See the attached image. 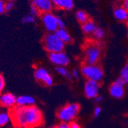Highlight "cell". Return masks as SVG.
I'll return each mask as SVG.
<instances>
[{
  "label": "cell",
  "mask_w": 128,
  "mask_h": 128,
  "mask_svg": "<svg viewBox=\"0 0 128 128\" xmlns=\"http://www.w3.org/2000/svg\"><path fill=\"white\" fill-rule=\"evenodd\" d=\"M102 108L100 106H96L93 110V117L94 118H98L102 114Z\"/></svg>",
  "instance_id": "cell-25"
},
{
  "label": "cell",
  "mask_w": 128,
  "mask_h": 128,
  "mask_svg": "<svg viewBox=\"0 0 128 128\" xmlns=\"http://www.w3.org/2000/svg\"><path fill=\"white\" fill-rule=\"evenodd\" d=\"M17 97L11 92H2L0 94V108L12 109L16 105Z\"/></svg>",
  "instance_id": "cell-11"
},
{
  "label": "cell",
  "mask_w": 128,
  "mask_h": 128,
  "mask_svg": "<svg viewBox=\"0 0 128 128\" xmlns=\"http://www.w3.org/2000/svg\"><path fill=\"white\" fill-rule=\"evenodd\" d=\"M34 77L40 83L44 85L45 86L50 87L54 85V80L50 74L45 67L39 66L34 70Z\"/></svg>",
  "instance_id": "cell-7"
},
{
  "label": "cell",
  "mask_w": 128,
  "mask_h": 128,
  "mask_svg": "<svg viewBox=\"0 0 128 128\" xmlns=\"http://www.w3.org/2000/svg\"><path fill=\"white\" fill-rule=\"evenodd\" d=\"M56 71L60 76H62L67 80H71L72 78L71 72L66 68V66H58L56 68Z\"/></svg>",
  "instance_id": "cell-19"
},
{
  "label": "cell",
  "mask_w": 128,
  "mask_h": 128,
  "mask_svg": "<svg viewBox=\"0 0 128 128\" xmlns=\"http://www.w3.org/2000/svg\"><path fill=\"white\" fill-rule=\"evenodd\" d=\"M81 75L87 80L100 82L104 78V70L98 64H83L80 69Z\"/></svg>",
  "instance_id": "cell-4"
},
{
  "label": "cell",
  "mask_w": 128,
  "mask_h": 128,
  "mask_svg": "<svg viewBox=\"0 0 128 128\" xmlns=\"http://www.w3.org/2000/svg\"><path fill=\"white\" fill-rule=\"evenodd\" d=\"M94 102H95L96 104H100V103H102V101H103V98L102 97L101 95H98L97 97L94 98Z\"/></svg>",
  "instance_id": "cell-33"
},
{
  "label": "cell",
  "mask_w": 128,
  "mask_h": 128,
  "mask_svg": "<svg viewBox=\"0 0 128 128\" xmlns=\"http://www.w3.org/2000/svg\"><path fill=\"white\" fill-rule=\"evenodd\" d=\"M80 104L78 103H69L62 107L57 112V118L60 122L71 123L75 120L80 111Z\"/></svg>",
  "instance_id": "cell-3"
},
{
  "label": "cell",
  "mask_w": 128,
  "mask_h": 128,
  "mask_svg": "<svg viewBox=\"0 0 128 128\" xmlns=\"http://www.w3.org/2000/svg\"><path fill=\"white\" fill-rule=\"evenodd\" d=\"M109 93L111 97L116 99H121L125 94V84L120 78L114 81L109 86Z\"/></svg>",
  "instance_id": "cell-9"
},
{
  "label": "cell",
  "mask_w": 128,
  "mask_h": 128,
  "mask_svg": "<svg viewBox=\"0 0 128 128\" xmlns=\"http://www.w3.org/2000/svg\"><path fill=\"white\" fill-rule=\"evenodd\" d=\"M71 75L72 78L78 80L80 77V75H81V72H80V70H78V69H73L71 71Z\"/></svg>",
  "instance_id": "cell-26"
},
{
  "label": "cell",
  "mask_w": 128,
  "mask_h": 128,
  "mask_svg": "<svg viewBox=\"0 0 128 128\" xmlns=\"http://www.w3.org/2000/svg\"><path fill=\"white\" fill-rule=\"evenodd\" d=\"M76 18L81 24H83L89 20L88 14L85 11H82V10H78L76 12Z\"/></svg>",
  "instance_id": "cell-21"
},
{
  "label": "cell",
  "mask_w": 128,
  "mask_h": 128,
  "mask_svg": "<svg viewBox=\"0 0 128 128\" xmlns=\"http://www.w3.org/2000/svg\"><path fill=\"white\" fill-rule=\"evenodd\" d=\"M5 3H6V2L4 1V0H0V14H2L4 12H6Z\"/></svg>",
  "instance_id": "cell-31"
},
{
  "label": "cell",
  "mask_w": 128,
  "mask_h": 128,
  "mask_svg": "<svg viewBox=\"0 0 128 128\" xmlns=\"http://www.w3.org/2000/svg\"><path fill=\"white\" fill-rule=\"evenodd\" d=\"M12 119L17 128H35L43 122V114L35 105L29 107H14L12 112Z\"/></svg>",
  "instance_id": "cell-1"
},
{
  "label": "cell",
  "mask_w": 128,
  "mask_h": 128,
  "mask_svg": "<svg viewBox=\"0 0 128 128\" xmlns=\"http://www.w3.org/2000/svg\"><path fill=\"white\" fill-rule=\"evenodd\" d=\"M52 128H70V125L69 123H66V122H60L58 124H56V126H54Z\"/></svg>",
  "instance_id": "cell-28"
},
{
  "label": "cell",
  "mask_w": 128,
  "mask_h": 128,
  "mask_svg": "<svg viewBox=\"0 0 128 128\" xmlns=\"http://www.w3.org/2000/svg\"><path fill=\"white\" fill-rule=\"evenodd\" d=\"M48 59H49L50 62L56 67L67 66L70 62V59L69 56L64 51L49 54Z\"/></svg>",
  "instance_id": "cell-8"
},
{
  "label": "cell",
  "mask_w": 128,
  "mask_h": 128,
  "mask_svg": "<svg viewBox=\"0 0 128 128\" xmlns=\"http://www.w3.org/2000/svg\"><path fill=\"white\" fill-rule=\"evenodd\" d=\"M30 14H32V15H34V16H35V17H37L38 15L40 14V12L34 7L30 6Z\"/></svg>",
  "instance_id": "cell-29"
},
{
  "label": "cell",
  "mask_w": 128,
  "mask_h": 128,
  "mask_svg": "<svg viewBox=\"0 0 128 128\" xmlns=\"http://www.w3.org/2000/svg\"><path fill=\"white\" fill-rule=\"evenodd\" d=\"M55 34L65 44H70L72 41V38L70 33L65 28H58L56 30V31L55 32Z\"/></svg>",
  "instance_id": "cell-16"
},
{
  "label": "cell",
  "mask_w": 128,
  "mask_h": 128,
  "mask_svg": "<svg viewBox=\"0 0 128 128\" xmlns=\"http://www.w3.org/2000/svg\"><path fill=\"white\" fill-rule=\"evenodd\" d=\"M125 85H128V60L122 67L120 72V78Z\"/></svg>",
  "instance_id": "cell-22"
},
{
  "label": "cell",
  "mask_w": 128,
  "mask_h": 128,
  "mask_svg": "<svg viewBox=\"0 0 128 128\" xmlns=\"http://www.w3.org/2000/svg\"><path fill=\"white\" fill-rule=\"evenodd\" d=\"M92 36H93L94 40L96 42L102 41L104 38V37H105V31H104V30L102 28L97 26V28H96L95 30L94 31Z\"/></svg>",
  "instance_id": "cell-20"
},
{
  "label": "cell",
  "mask_w": 128,
  "mask_h": 128,
  "mask_svg": "<svg viewBox=\"0 0 128 128\" xmlns=\"http://www.w3.org/2000/svg\"><path fill=\"white\" fill-rule=\"evenodd\" d=\"M42 43L44 50L49 54L63 51L66 45L55 33L46 34L43 38Z\"/></svg>",
  "instance_id": "cell-5"
},
{
  "label": "cell",
  "mask_w": 128,
  "mask_h": 128,
  "mask_svg": "<svg viewBox=\"0 0 128 128\" xmlns=\"http://www.w3.org/2000/svg\"><path fill=\"white\" fill-rule=\"evenodd\" d=\"M102 41L88 42L86 44L83 50V60L86 64H97L102 56Z\"/></svg>",
  "instance_id": "cell-2"
},
{
  "label": "cell",
  "mask_w": 128,
  "mask_h": 128,
  "mask_svg": "<svg viewBox=\"0 0 128 128\" xmlns=\"http://www.w3.org/2000/svg\"><path fill=\"white\" fill-rule=\"evenodd\" d=\"M5 86H6L5 78L3 77L2 75L0 74V94H1L3 92V90L5 88Z\"/></svg>",
  "instance_id": "cell-27"
},
{
  "label": "cell",
  "mask_w": 128,
  "mask_h": 128,
  "mask_svg": "<svg viewBox=\"0 0 128 128\" xmlns=\"http://www.w3.org/2000/svg\"><path fill=\"white\" fill-rule=\"evenodd\" d=\"M22 21V23L25 24H34L36 22V17L30 14H26L25 16H24Z\"/></svg>",
  "instance_id": "cell-23"
},
{
  "label": "cell",
  "mask_w": 128,
  "mask_h": 128,
  "mask_svg": "<svg viewBox=\"0 0 128 128\" xmlns=\"http://www.w3.org/2000/svg\"><path fill=\"white\" fill-rule=\"evenodd\" d=\"M31 6L34 7L41 14L51 12L54 8L51 0H31Z\"/></svg>",
  "instance_id": "cell-12"
},
{
  "label": "cell",
  "mask_w": 128,
  "mask_h": 128,
  "mask_svg": "<svg viewBox=\"0 0 128 128\" xmlns=\"http://www.w3.org/2000/svg\"><path fill=\"white\" fill-rule=\"evenodd\" d=\"M54 7L64 11H71L75 6L73 0H51Z\"/></svg>",
  "instance_id": "cell-13"
},
{
  "label": "cell",
  "mask_w": 128,
  "mask_h": 128,
  "mask_svg": "<svg viewBox=\"0 0 128 128\" xmlns=\"http://www.w3.org/2000/svg\"><path fill=\"white\" fill-rule=\"evenodd\" d=\"M123 6L128 12V0H124V2H123Z\"/></svg>",
  "instance_id": "cell-34"
},
{
  "label": "cell",
  "mask_w": 128,
  "mask_h": 128,
  "mask_svg": "<svg viewBox=\"0 0 128 128\" xmlns=\"http://www.w3.org/2000/svg\"><path fill=\"white\" fill-rule=\"evenodd\" d=\"M35 98L31 95L28 94H23L17 97L16 101V106L19 107H29L33 106L35 104Z\"/></svg>",
  "instance_id": "cell-14"
},
{
  "label": "cell",
  "mask_w": 128,
  "mask_h": 128,
  "mask_svg": "<svg viewBox=\"0 0 128 128\" xmlns=\"http://www.w3.org/2000/svg\"><path fill=\"white\" fill-rule=\"evenodd\" d=\"M14 6V2L13 0H8L7 2H6L5 3V10L6 12H11Z\"/></svg>",
  "instance_id": "cell-24"
},
{
  "label": "cell",
  "mask_w": 128,
  "mask_h": 128,
  "mask_svg": "<svg viewBox=\"0 0 128 128\" xmlns=\"http://www.w3.org/2000/svg\"><path fill=\"white\" fill-rule=\"evenodd\" d=\"M113 14L114 17L119 22H128V12L123 6L115 7L113 10Z\"/></svg>",
  "instance_id": "cell-15"
},
{
  "label": "cell",
  "mask_w": 128,
  "mask_h": 128,
  "mask_svg": "<svg viewBox=\"0 0 128 128\" xmlns=\"http://www.w3.org/2000/svg\"><path fill=\"white\" fill-rule=\"evenodd\" d=\"M12 120L11 112L6 110L4 108L0 110V128L7 126Z\"/></svg>",
  "instance_id": "cell-17"
},
{
  "label": "cell",
  "mask_w": 128,
  "mask_h": 128,
  "mask_svg": "<svg viewBox=\"0 0 128 128\" xmlns=\"http://www.w3.org/2000/svg\"><path fill=\"white\" fill-rule=\"evenodd\" d=\"M96 28H97V26H96L95 23L90 20L82 24V30L86 35H92Z\"/></svg>",
  "instance_id": "cell-18"
},
{
  "label": "cell",
  "mask_w": 128,
  "mask_h": 128,
  "mask_svg": "<svg viewBox=\"0 0 128 128\" xmlns=\"http://www.w3.org/2000/svg\"><path fill=\"white\" fill-rule=\"evenodd\" d=\"M100 83L98 82L86 80L84 84V94L88 99H94L99 95Z\"/></svg>",
  "instance_id": "cell-10"
},
{
  "label": "cell",
  "mask_w": 128,
  "mask_h": 128,
  "mask_svg": "<svg viewBox=\"0 0 128 128\" xmlns=\"http://www.w3.org/2000/svg\"><path fill=\"white\" fill-rule=\"evenodd\" d=\"M13 1H14V0H13Z\"/></svg>",
  "instance_id": "cell-35"
},
{
  "label": "cell",
  "mask_w": 128,
  "mask_h": 128,
  "mask_svg": "<svg viewBox=\"0 0 128 128\" xmlns=\"http://www.w3.org/2000/svg\"><path fill=\"white\" fill-rule=\"evenodd\" d=\"M58 25H59V28H65V26H66L65 22H64V20L60 17H58Z\"/></svg>",
  "instance_id": "cell-32"
},
{
  "label": "cell",
  "mask_w": 128,
  "mask_h": 128,
  "mask_svg": "<svg viewBox=\"0 0 128 128\" xmlns=\"http://www.w3.org/2000/svg\"><path fill=\"white\" fill-rule=\"evenodd\" d=\"M58 17L59 16L52 12H47L41 14V23L47 33H55L59 28Z\"/></svg>",
  "instance_id": "cell-6"
},
{
  "label": "cell",
  "mask_w": 128,
  "mask_h": 128,
  "mask_svg": "<svg viewBox=\"0 0 128 128\" xmlns=\"http://www.w3.org/2000/svg\"><path fill=\"white\" fill-rule=\"evenodd\" d=\"M70 128H82L81 124H78L77 121H75V120L70 123Z\"/></svg>",
  "instance_id": "cell-30"
}]
</instances>
